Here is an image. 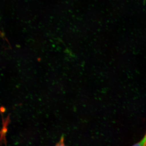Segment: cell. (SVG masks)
Segmentation results:
<instances>
[{"label": "cell", "instance_id": "6da1fadb", "mask_svg": "<svg viewBox=\"0 0 146 146\" xmlns=\"http://www.w3.org/2000/svg\"><path fill=\"white\" fill-rule=\"evenodd\" d=\"M9 122H10L9 116L6 119H3V128L0 131V144L3 143L6 144V140L5 139V136L7 131V126H8Z\"/></svg>", "mask_w": 146, "mask_h": 146}, {"label": "cell", "instance_id": "3957f363", "mask_svg": "<svg viewBox=\"0 0 146 146\" xmlns=\"http://www.w3.org/2000/svg\"><path fill=\"white\" fill-rule=\"evenodd\" d=\"M56 146H65L64 143V138L63 137H62L59 143L56 144Z\"/></svg>", "mask_w": 146, "mask_h": 146}, {"label": "cell", "instance_id": "7a4b0ae2", "mask_svg": "<svg viewBox=\"0 0 146 146\" xmlns=\"http://www.w3.org/2000/svg\"><path fill=\"white\" fill-rule=\"evenodd\" d=\"M132 146H146V133L143 138L140 141Z\"/></svg>", "mask_w": 146, "mask_h": 146}]
</instances>
